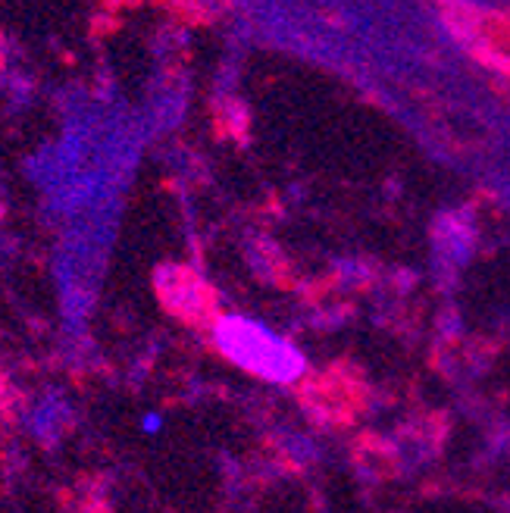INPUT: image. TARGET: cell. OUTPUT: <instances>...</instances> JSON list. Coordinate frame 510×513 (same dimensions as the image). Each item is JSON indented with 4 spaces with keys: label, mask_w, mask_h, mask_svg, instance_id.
Listing matches in <instances>:
<instances>
[{
    "label": "cell",
    "mask_w": 510,
    "mask_h": 513,
    "mask_svg": "<svg viewBox=\"0 0 510 513\" xmlns=\"http://www.w3.org/2000/svg\"><path fill=\"white\" fill-rule=\"evenodd\" d=\"M220 345L235 363L245 366V370L266 376V379H276V382H288L304 370L301 354L291 348L288 341L245 320L220 323Z\"/></svg>",
    "instance_id": "cell-1"
},
{
    "label": "cell",
    "mask_w": 510,
    "mask_h": 513,
    "mask_svg": "<svg viewBox=\"0 0 510 513\" xmlns=\"http://www.w3.org/2000/svg\"><path fill=\"white\" fill-rule=\"evenodd\" d=\"M304 404L313 417H320L332 426H348L363 407V385L360 376L348 366H332L323 376H313L304 385Z\"/></svg>",
    "instance_id": "cell-2"
},
{
    "label": "cell",
    "mask_w": 510,
    "mask_h": 513,
    "mask_svg": "<svg viewBox=\"0 0 510 513\" xmlns=\"http://www.w3.org/2000/svg\"><path fill=\"white\" fill-rule=\"evenodd\" d=\"M160 295L166 301V307L185 316V320H204V316L213 313V291L188 270H166L160 273Z\"/></svg>",
    "instance_id": "cell-3"
}]
</instances>
